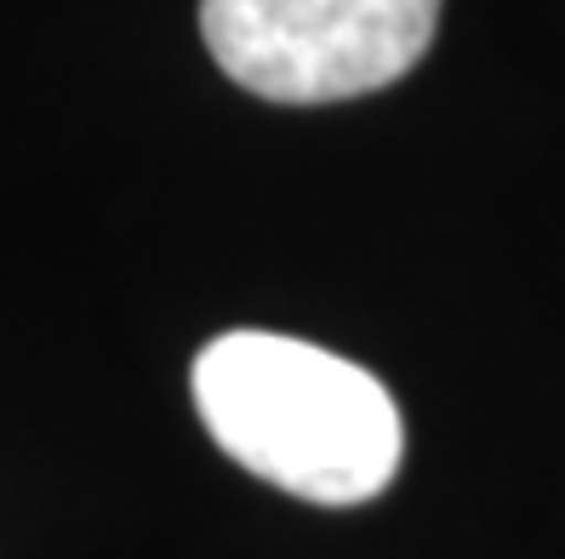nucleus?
Segmentation results:
<instances>
[{"label":"nucleus","instance_id":"1","mask_svg":"<svg viewBox=\"0 0 565 559\" xmlns=\"http://www.w3.org/2000/svg\"><path fill=\"white\" fill-rule=\"evenodd\" d=\"M189 388L212 440L303 503H372L401 469L406 422L388 388L303 337L223 332L201 348Z\"/></svg>","mask_w":565,"mask_h":559},{"label":"nucleus","instance_id":"2","mask_svg":"<svg viewBox=\"0 0 565 559\" xmlns=\"http://www.w3.org/2000/svg\"><path fill=\"white\" fill-rule=\"evenodd\" d=\"M440 0H201L217 69L269 104H343L428 52Z\"/></svg>","mask_w":565,"mask_h":559}]
</instances>
